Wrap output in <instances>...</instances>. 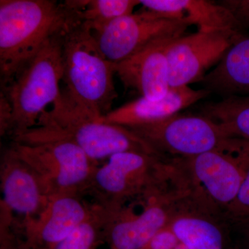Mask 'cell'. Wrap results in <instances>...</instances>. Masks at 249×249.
Instances as JSON below:
<instances>
[{
	"label": "cell",
	"mask_w": 249,
	"mask_h": 249,
	"mask_svg": "<svg viewBox=\"0 0 249 249\" xmlns=\"http://www.w3.org/2000/svg\"><path fill=\"white\" fill-rule=\"evenodd\" d=\"M103 118L94 117L73 106L62 91L61 97L41 116L37 125L14 138V142L35 144L66 141L80 147L96 163L123 152L163 157L127 127L106 122Z\"/></svg>",
	"instance_id": "1"
},
{
	"label": "cell",
	"mask_w": 249,
	"mask_h": 249,
	"mask_svg": "<svg viewBox=\"0 0 249 249\" xmlns=\"http://www.w3.org/2000/svg\"><path fill=\"white\" fill-rule=\"evenodd\" d=\"M75 22L64 2L53 0L0 1L1 87L13 81L47 41Z\"/></svg>",
	"instance_id": "2"
},
{
	"label": "cell",
	"mask_w": 249,
	"mask_h": 249,
	"mask_svg": "<svg viewBox=\"0 0 249 249\" xmlns=\"http://www.w3.org/2000/svg\"><path fill=\"white\" fill-rule=\"evenodd\" d=\"M65 91L73 106L94 117H104L112 110L117 98L114 77L115 64L107 60L91 29L80 23L70 24L62 37Z\"/></svg>",
	"instance_id": "3"
},
{
	"label": "cell",
	"mask_w": 249,
	"mask_h": 249,
	"mask_svg": "<svg viewBox=\"0 0 249 249\" xmlns=\"http://www.w3.org/2000/svg\"><path fill=\"white\" fill-rule=\"evenodd\" d=\"M176 175V166L164 157L144 152H119L96 167L86 193L93 196L94 204L114 211L128 201H144L170 191L168 182Z\"/></svg>",
	"instance_id": "4"
},
{
	"label": "cell",
	"mask_w": 249,
	"mask_h": 249,
	"mask_svg": "<svg viewBox=\"0 0 249 249\" xmlns=\"http://www.w3.org/2000/svg\"><path fill=\"white\" fill-rule=\"evenodd\" d=\"M66 29L49 39L16 78L1 87L12 107L9 135L13 139L36 127L41 116L61 97L62 37Z\"/></svg>",
	"instance_id": "5"
},
{
	"label": "cell",
	"mask_w": 249,
	"mask_h": 249,
	"mask_svg": "<svg viewBox=\"0 0 249 249\" xmlns=\"http://www.w3.org/2000/svg\"><path fill=\"white\" fill-rule=\"evenodd\" d=\"M11 147L36 172L49 197L85 194L98 166L80 147L66 141L35 144L14 142Z\"/></svg>",
	"instance_id": "6"
},
{
	"label": "cell",
	"mask_w": 249,
	"mask_h": 249,
	"mask_svg": "<svg viewBox=\"0 0 249 249\" xmlns=\"http://www.w3.org/2000/svg\"><path fill=\"white\" fill-rule=\"evenodd\" d=\"M163 156L175 158L194 157L205 152H232L237 139L228 135L215 121L201 115L178 113L168 119L155 123L127 127Z\"/></svg>",
	"instance_id": "7"
},
{
	"label": "cell",
	"mask_w": 249,
	"mask_h": 249,
	"mask_svg": "<svg viewBox=\"0 0 249 249\" xmlns=\"http://www.w3.org/2000/svg\"><path fill=\"white\" fill-rule=\"evenodd\" d=\"M171 160L182 172L192 190L224 215L235 200L245 178L240 140L232 152L214 150Z\"/></svg>",
	"instance_id": "8"
},
{
	"label": "cell",
	"mask_w": 249,
	"mask_h": 249,
	"mask_svg": "<svg viewBox=\"0 0 249 249\" xmlns=\"http://www.w3.org/2000/svg\"><path fill=\"white\" fill-rule=\"evenodd\" d=\"M190 26L184 19L160 18L144 9L116 18L92 33L105 57L117 64L156 41L184 36Z\"/></svg>",
	"instance_id": "9"
},
{
	"label": "cell",
	"mask_w": 249,
	"mask_h": 249,
	"mask_svg": "<svg viewBox=\"0 0 249 249\" xmlns=\"http://www.w3.org/2000/svg\"><path fill=\"white\" fill-rule=\"evenodd\" d=\"M186 195L170 190L151 196L142 203V212L133 205L114 211H104L103 241L110 249H142L157 232L168 225L177 203Z\"/></svg>",
	"instance_id": "10"
},
{
	"label": "cell",
	"mask_w": 249,
	"mask_h": 249,
	"mask_svg": "<svg viewBox=\"0 0 249 249\" xmlns=\"http://www.w3.org/2000/svg\"><path fill=\"white\" fill-rule=\"evenodd\" d=\"M244 34L197 31L174 39L166 52L170 88L202 81L210 69L222 60L233 41Z\"/></svg>",
	"instance_id": "11"
},
{
	"label": "cell",
	"mask_w": 249,
	"mask_h": 249,
	"mask_svg": "<svg viewBox=\"0 0 249 249\" xmlns=\"http://www.w3.org/2000/svg\"><path fill=\"white\" fill-rule=\"evenodd\" d=\"M93 211V204H86L80 196H50L40 214L23 219L24 240L21 243L27 249H53L86 222Z\"/></svg>",
	"instance_id": "12"
},
{
	"label": "cell",
	"mask_w": 249,
	"mask_h": 249,
	"mask_svg": "<svg viewBox=\"0 0 249 249\" xmlns=\"http://www.w3.org/2000/svg\"><path fill=\"white\" fill-rule=\"evenodd\" d=\"M1 204L24 219L35 217L45 209L49 196L40 178L12 147L2 154L0 163Z\"/></svg>",
	"instance_id": "13"
},
{
	"label": "cell",
	"mask_w": 249,
	"mask_h": 249,
	"mask_svg": "<svg viewBox=\"0 0 249 249\" xmlns=\"http://www.w3.org/2000/svg\"><path fill=\"white\" fill-rule=\"evenodd\" d=\"M219 214L220 211L190 193L177 203L168 226L189 249H226Z\"/></svg>",
	"instance_id": "14"
},
{
	"label": "cell",
	"mask_w": 249,
	"mask_h": 249,
	"mask_svg": "<svg viewBox=\"0 0 249 249\" xmlns=\"http://www.w3.org/2000/svg\"><path fill=\"white\" fill-rule=\"evenodd\" d=\"M174 39L156 41L128 58L115 64L116 75L126 88L141 97L156 101L170 89L167 48Z\"/></svg>",
	"instance_id": "15"
},
{
	"label": "cell",
	"mask_w": 249,
	"mask_h": 249,
	"mask_svg": "<svg viewBox=\"0 0 249 249\" xmlns=\"http://www.w3.org/2000/svg\"><path fill=\"white\" fill-rule=\"evenodd\" d=\"M211 93L203 88L194 89L188 86L170 88L161 99L152 101L144 97L137 98L112 109L103 119L125 127L155 124L178 114Z\"/></svg>",
	"instance_id": "16"
},
{
	"label": "cell",
	"mask_w": 249,
	"mask_h": 249,
	"mask_svg": "<svg viewBox=\"0 0 249 249\" xmlns=\"http://www.w3.org/2000/svg\"><path fill=\"white\" fill-rule=\"evenodd\" d=\"M146 11L160 18L184 19L201 32L245 33L231 13L217 1L208 0H140Z\"/></svg>",
	"instance_id": "17"
},
{
	"label": "cell",
	"mask_w": 249,
	"mask_h": 249,
	"mask_svg": "<svg viewBox=\"0 0 249 249\" xmlns=\"http://www.w3.org/2000/svg\"><path fill=\"white\" fill-rule=\"evenodd\" d=\"M201 83L203 89L222 98L249 96V35L238 36Z\"/></svg>",
	"instance_id": "18"
},
{
	"label": "cell",
	"mask_w": 249,
	"mask_h": 249,
	"mask_svg": "<svg viewBox=\"0 0 249 249\" xmlns=\"http://www.w3.org/2000/svg\"><path fill=\"white\" fill-rule=\"evenodd\" d=\"M64 4L76 22L96 30L116 19L133 14L137 0H67Z\"/></svg>",
	"instance_id": "19"
},
{
	"label": "cell",
	"mask_w": 249,
	"mask_h": 249,
	"mask_svg": "<svg viewBox=\"0 0 249 249\" xmlns=\"http://www.w3.org/2000/svg\"><path fill=\"white\" fill-rule=\"evenodd\" d=\"M201 110L203 115L217 123L231 137L249 140V95L206 103Z\"/></svg>",
	"instance_id": "20"
},
{
	"label": "cell",
	"mask_w": 249,
	"mask_h": 249,
	"mask_svg": "<svg viewBox=\"0 0 249 249\" xmlns=\"http://www.w3.org/2000/svg\"><path fill=\"white\" fill-rule=\"evenodd\" d=\"M104 211L93 204L91 217L53 249H96L103 241Z\"/></svg>",
	"instance_id": "21"
},
{
	"label": "cell",
	"mask_w": 249,
	"mask_h": 249,
	"mask_svg": "<svg viewBox=\"0 0 249 249\" xmlns=\"http://www.w3.org/2000/svg\"><path fill=\"white\" fill-rule=\"evenodd\" d=\"M242 143L241 153L245 161V178L235 200L224 213L225 219L238 227L249 224V140L243 139Z\"/></svg>",
	"instance_id": "22"
},
{
	"label": "cell",
	"mask_w": 249,
	"mask_h": 249,
	"mask_svg": "<svg viewBox=\"0 0 249 249\" xmlns=\"http://www.w3.org/2000/svg\"><path fill=\"white\" fill-rule=\"evenodd\" d=\"M179 243L169 226L157 232L142 249H173Z\"/></svg>",
	"instance_id": "23"
},
{
	"label": "cell",
	"mask_w": 249,
	"mask_h": 249,
	"mask_svg": "<svg viewBox=\"0 0 249 249\" xmlns=\"http://www.w3.org/2000/svg\"><path fill=\"white\" fill-rule=\"evenodd\" d=\"M217 2L231 13L245 30L249 29V0H220Z\"/></svg>",
	"instance_id": "24"
},
{
	"label": "cell",
	"mask_w": 249,
	"mask_h": 249,
	"mask_svg": "<svg viewBox=\"0 0 249 249\" xmlns=\"http://www.w3.org/2000/svg\"><path fill=\"white\" fill-rule=\"evenodd\" d=\"M12 123V107L9 99L1 92L0 95V133L1 137L10 134Z\"/></svg>",
	"instance_id": "25"
},
{
	"label": "cell",
	"mask_w": 249,
	"mask_h": 249,
	"mask_svg": "<svg viewBox=\"0 0 249 249\" xmlns=\"http://www.w3.org/2000/svg\"><path fill=\"white\" fill-rule=\"evenodd\" d=\"M240 229L243 232L246 249H249V224L242 226V227H240Z\"/></svg>",
	"instance_id": "26"
},
{
	"label": "cell",
	"mask_w": 249,
	"mask_h": 249,
	"mask_svg": "<svg viewBox=\"0 0 249 249\" xmlns=\"http://www.w3.org/2000/svg\"><path fill=\"white\" fill-rule=\"evenodd\" d=\"M26 249L25 247H24L22 245V243H20V242H18L16 245H15L14 247H11V249Z\"/></svg>",
	"instance_id": "27"
},
{
	"label": "cell",
	"mask_w": 249,
	"mask_h": 249,
	"mask_svg": "<svg viewBox=\"0 0 249 249\" xmlns=\"http://www.w3.org/2000/svg\"><path fill=\"white\" fill-rule=\"evenodd\" d=\"M173 249H189L188 248V247H186V246L183 245V244L181 243V242H179V243L178 244V245L176 246V247H175Z\"/></svg>",
	"instance_id": "28"
}]
</instances>
